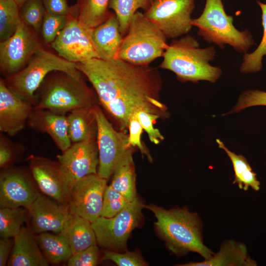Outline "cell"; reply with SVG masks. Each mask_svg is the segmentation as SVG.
Here are the masks:
<instances>
[{"mask_svg":"<svg viewBox=\"0 0 266 266\" xmlns=\"http://www.w3.org/2000/svg\"><path fill=\"white\" fill-rule=\"evenodd\" d=\"M76 68L92 85L102 107L125 132L131 115L139 109L168 116L160 100L163 81L155 67L134 65L116 59H92L76 63Z\"/></svg>","mask_w":266,"mask_h":266,"instance_id":"6da1fadb","label":"cell"},{"mask_svg":"<svg viewBox=\"0 0 266 266\" xmlns=\"http://www.w3.org/2000/svg\"><path fill=\"white\" fill-rule=\"evenodd\" d=\"M216 54L214 46L200 48L198 41L187 34L172 40L163 53L159 67L173 72L182 82L205 80L215 83L222 74L220 67L210 64Z\"/></svg>","mask_w":266,"mask_h":266,"instance_id":"7a4b0ae2","label":"cell"},{"mask_svg":"<svg viewBox=\"0 0 266 266\" xmlns=\"http://www.w3.org/2000/svg\"><path fill=\"white\" fill-rule=\"evenodd\" d=\"M145 207L154 213L156 231L171 252L177 255L196 252L205 260L213 255L214 253L203 243L202 225L196 213L185 208L166 210L154 204Z\"/></svg>","mask_w":266,"mask_h":266,"instance_id":"3957f363","label":"cell"},{"mask_svg":"<svg viewBox=\"0 0 266 266\" xmlns=\"http://www.w3.org/2000/svg\"><path fill=\"white\" fill-rule=\"evenodd\" d=\"M94 90L84 78L77 79L66 72L53 71L44 79L34 94L35 108L66 115L71 110L98 103Z\"/></svg>","mask_w":266,"mask_h":266,"instance_id":"277c9868","label":"cell"},{"mask_svg":"<svg viewBox=\"0 0 266 266\" xmlns=\"http://www.w3.org/2000/svg\"><path fill=\"white\" fill-rule=\"evenodd\" d=\"M53 71L65 72L77 79L85 76L77 69L76 63L62 58L43 46L35 52L22 70L3 78L9 90L33 106L35 92L45 77Z\"/></svg>","mask_w":266,"mask_h":266,"instance_id":"5b68a950","label":"cell"},{"mask_svg":"<svg viewBox=\"0 0 266 266\" xmlns=\"http://www.w3.org/2000/svg\"><path fill=\"white\" fill-rule=\"evenodd\" d=\"M233 17L228 15L222 0H206L203 10L192 25L198 29V34L208 43L221 48L226 45L240 53H245L254 44L248 30H238L233 24Z\"/></svg>","mask_w":266,"mask_h":266,"instance_id":"8992f818","label":"cell"},{"mask_svg":"<svg viewBox=\"0 0 266 266\" xmlns=\"http://www.w3.org/2000/svg\"><path fill=\"white\" fill-rule=\"evenodd\" d=\"M159 28L136 11L123 36L117 59L136 65H148L162 57L168 44Z\"/></svg>","mask_w":266,"mask_h":266,"instance_id":"52a82bcc","label":"cell"},{"mask_svg":"<svg viewBox=\"0 0 266 266\" xmlns=\"http://www.w3.org/2000/svg\"><path fill=\"white\" fill-rule=\"evenodd\" d=\"M145 205L137 196L115 216L100 217L92 223L97 243L108 250L125 251L130 234L139 225Z\"/></svg>","mask_w":266,"mask_h":266,"instance_id":"ba28073f","label":"cell"},{"mask_svg":"<svg viewBox=\"0 0 266 266\" xmlns=\"http://www.w3.org/2000/svg\"><path fill=\"white\" fill-rule=\"evenodd\" d=\"M93 110L98 125L99 164L97 173L108 180L119 161L132 146L129 143V135L114 129L98 103L93 106Z\"/></svg>","mask_w":266,"mask_h":266,"instance_id":"9c48e42d","label":"cell"},{"mask_svg":"<svg viewBox=\"0 0 266 266\" xmlns=\"http://www.w3.org/2000/svg\"><path fill=\"white\" fill-rule=\"evenodd\" d=\"M43 46L39 34L21 20L15 33L0 42V72L3 78L22 70Z\"/></svg>","mask_w":266,"mask_h":266,"instance_id":"30bf717a","label":"cell"},{"mask_svg":"<svg viewBox=\"0 0 266 266\" xmlns=\"http://www.w3.org/2000/svg\"><path fill=\"white\" fill-rule=\"evenodd\" d=\"M194 8L195 0H153L143 14L166 38L175 39L191 31Z\"/></svg>","mask_w":266,"mask_h":266,"instance_id":"8fae6325","label":"cell"},{"mask_svg":"<svg viewBox=\"0 0 266 266\" xmlns=\"http://www.w3.org/2000/svg\"><path fill=\"white\" fill-rule=\"evenodd\" d=\"M107 180L98 173L86 176L72 185L67 205L71 214L91 223L100 217Z\"/></svg>","mask_w":266,"mask_h":266,"instance_id":"7c38bea8","label":"cell"},{"mask_svg":"<svg viewBox=\"0 0 266 266\" xmlns=\"http://www.w3.org/2000/svg\"><path fill=\"white\" fill-rule=\"evenodd\" d=\"M91 31L74 15L69 14L65 28L50 45L59 56L75 63L98 59L91 39Z\"/></svg>","mask_w":266,"mask_h":266,"instance_id":"4fadbf2b","label":"cell"},{"mask_svg":"<svg viewBox=\"0 0 266 266\" xmlns=\"http://www.w3.org/2000/svg\"><path fill=\"white\" fill-rule=\"evenodd\" d=\"M30 170V169H29ZM30 171L23 167L2 169L0 174V206L27 209L39 193Z\"/></svg>","mask_w":266,"mask_h":266,"instance_id":"5bb4252c","label":"cell"},{"mask_svg":"<svg viewBox=\"0 0 266 266\" xmlns=\"http://www.w3.org/2000/svg\"><path fill=\"white\" fill-rule=\"evenodd\" d=\"M29 169L40 190L55 201L67 204L72 184L59 162L34 155L28 159Z\"/></svg>","mask_w":266,"mask_h":266,"instance_id":"9a60e30c","label":"cell"},{"mask_svg":"<svg viewBox=\"0 0 266 266\" xmlns=\"http://www.w3.org/2000/svg\"><path fill=\"white\" fill-rule=\"evenodd\" d=\"M57 157L62 170L72 185L86 176L97 173L99 164L97 140L72 143Z\"/></svg>","mask_w":266,"mask_h":266,"instance_id":"2e32d148","label":"cell"},{"mask_svg":"<svg viewBox=\"0 0 266 266\" xmlns=\"http://www.w3.org/2000/svg\"><path fill=\"white\" fill-rule=\"evenodd\" d=\"M34 233H60L72 216L67 204L59 203L39 194L28 209Z\"/></svg>","mask_w":266,"mask_h":266,"instance_id":"e0dca14e","label":"cell"},{"mask_svg":"<svg viewBox=\"0 0 266 266\" xmlns=\"http://www.w3.org/2000/svg\"><path fill=\"white\" fill-rule=\"evenodd\" d=\"M33 108L13 93L0 78V131L13 136L24 129Z\"/></svg>","mask_w":266,"mask_h":266,"instance_id":"ac0fdd59","label":"cell"},{"mask_svg":"<svg viewBox=\"0 0 266 266\" xmlns=\"http://www.w3.org/2000/svg\"><path fill=\"white\" fill-rule=\"evenodd\" d=\"M27 125L33 131L48 134L62 152L72 143L68 135L66 115L33 107Z\"/></svg>","mask_w":266,"mask_h":266,"instance_id":"d6986e66","label":"cell"},{"mask_svg":"<svg viewBox=\"0 0 266 266\" xmlns=\"http://www.w3.org/2000/svg\"><path fill=\"white\" fill-rule=\"evenodd\" d=\"M123 38L119 22L114 12L104 22L92 29V43L98 59L101 60L117 59Z\"/></svg>","mask_w":266,"mask_h":266,"instance_id":"ffe728a7","label":"cell"},{"mask_svg":"<svg viewBox=\"0 0 266 266\" xmlns=\"http://www.w3.org/2000/svg\"><path fill=\"white\" fill-rule=\"evenodd\" d=\"M13 246L7 262L10 266H48L35 238L29 229L23 227L14 237Z\"/></svg>","mask_w":266,"mask_h":266,"instance_id":"44dd1931","label":"cell"},{"mask_svg":"<svg viewBox=\"0 0 266 266\" xmlns=\"http://www.w3.org/2000/svg\"><path fill=\"white\" fill-rule=\"evenodd\" d=\"M256 263L248 256L246 246L234 240L224 242L220 250L201 262H190L179 266H249Z\"/></svg>","mask_w":266,"mask_h":266,"instance_id":"7402d4cb","label":"cell"},{"mask_svg":"<svg viewBox=\"0 0 266 266\" xmlns=\"http://www.w3.org/2000/svg\"><path fill=\"white\" fill-rule=\"evenodd\" d=\"M93 106L73 109L66 115L67 133L72 143L97 139L98 125Z\"/></svg>","mask_w":266,"mask_h":266,"instance_id":"603a6c76","label":"cell"},{"mask_svg":"<svg viewBox=\"0 0 266 266\" xmlns=\"http://www.w3.org/2000/svg\"><path fill=\"white\" fill-rule=\"evenodd\" d=\"M59 234L66 239L72 255L97 243L92 223L87 219L74 214Z\"/></svg>","mask_w":266,"mask_h":266,"instance_id":"cb8c5ba5","label":"cell"},{"mask_svg":"<svg viewBox=\"0 0 266 266\" xmlns=\"http://www.w3.org/2000/svg\"><path fill=\"white\" fill-rule=\"evenodd\" d=\"M133 150L131 147L118 162L113 172L110 184L130 202L137 196Z\"/></svg>","mask_w":266,"mask_h":266,"instance_id":"d4e9b609","label":"cell"},{"mask_svg":"<svg viewBox=\"0 0 266 266\" xmlns=\"http://www.w3.org/2000/svg\"><path fill=\"white\" fill-rule=\"evenodd\" d=\"M111 0H77L75 5L76 18L84 25L93 29L106 21L112 12Z\"/></svg>","mask_w":266,"mask_h":266,"instance_id":"484cf974","label":"cell"},{"mask_svg":"<svg viewBox=\"0 0 266 266\" xmlns=\"http://www.w3.org/2000/svg\"><path fill=\"white\" fill-rule=\"evenodd\" d=\"M39 246L47 260L53 264L67 262L72 253L66 239L63 235L49 232L36 237Z\"/></svg>","mask_w":266,"mask_h":266,"instance_id":"4316f807","label":"cell"},{"mask_svg":"<svg viewBox=\"0 0 266 266\" xmlns=\"http://www.w3.org/2000/svg\"><path fill=\"white\" fill-rule=\"evenodd\" d=\"M216 142L219 147L226 152L233 164L234 172L233 184H237L240 189L244 191L248 190L249 187L255 191L259 190L260 183L245 158L231 151L221 140L217 139Z\"/></svg>","mask_w":266,"mask_h":266,"instance_id":"83f0119b","label":"cell"},{"mask_svg":"<svg viewBox=\"0 0 266 266\" xmlns=\"http://www.w3.org/2000/svg\"><path fill=\"white\" fill-rule=\"evenodd\" d=\"M30 213L23 207H1L0 209V236L1 238L15 237L28 221Z\"/></svg>","mask_w":266,"mask_h":266,"instance_id":"f1b7e54d","label":"cell"},{"mask_svg":"<svg viewBox=\"0 0 266 266\" xmlns=\"http://www.w3.org/2000/svg\"><path fill=\"white\" fill-rule=\"evenodd\" d=\"M153 0H111L110 8L116 14L120 24V30L124 36L128 31L133 15L139 9L144 11L150 7Z\"/></svg>","mask_w":266,"mask_h":266,"instance_id":"f546056e","label":"cell"},{"mask_svg":"<svg viewBox=\"0 0 266 266\" xmlns=\"http://www.w3.org/2000/svg\"><path fill=\"white\" fill-rule=\"evenodd\" d=\"M260 7L262 14V21L263 27V35L257 48L252 53H245L243 55L242 62L239 70L241 73L247 74L256 73L262 68V59L266 57V3L257 0Z\"/></svg>","mask_w":266,"mask_h":266,"instance_id":"4dcf8cb0","label":"cell"},{"mask_svg":"<svg viewBox=\"0 0 266 266\" xmlns=\"http://www.w3.org/2000/svg\"><path fill=\"white\" fill-rule=\"evenodd\" d=\"M21 21L15 0H0V41L11 36Z\"/></svg>","mask_w":266,"mask_h":266,"instance_id":"1f68e13d","label":"cell"},{"mask_svg":"<svg viewBox=\"0 0 266 266\" xmlns=\"http://www.w3.org/2000/svg\"><path fill=\"white\" fill-rule=\"evenodd\" d=\"M45 13L43 0H27L19 7L21 20L39 35Z\"/></svg>","mask_w":266,"mask_h":266,"instance_id":"d6a6232c","label":"cell"},{"mask_svg":"<svg viewBox=\"0 0 266 266\" xmlns=\"http://www.w3.org/2000/svg\"><path fill=\"white\" fill-rule=\"evenodd\" d=\"M67 16L46 12L40 31V38L44 45H51L65 28Z\"/></svg>","mask_w":266,"mask_h":266,"instance_id":"836d02e7","label":"cell"},{"mask_svg":"<svg viewBox=\"0 0 266 266\" xmlns=\"http://www.w3.org/2000/svg\"><path fill=\"white\" fill-rule=\"evenodd\" d=\"M130 202L110 185L107 186L104 194L100 216L112 217L120 212Z\"/></svg>","mask_w":266,"mask_h":266,"instance_id":"e575fe53","label":"cell"},{"mask_svg":"<svg viewBox=\"0 0 266 266\" xmlns=\"http://www.w3.org/2000/svg\"><path fill=\"white\" fill-rule=\"evenodd\" d=\"M24 150L22 144L13 142L0 132V167L5 169L11 167V164L19 155L23 153Z\"/></svg>","mask_w":266,"mask_h":266,"instance_id":"d590c367","label":"cell"},{"mask_svg":"<svg viewBox=\"0 0 266 266\" xmlns=\"http://www.w3.org/2000/svg\"><path fill=\"white\" fill-rule=\"evenodd\" d=\"M102 260L111 261L119 266H145L148 265L140 253L136 251L120 253L107 249L103 251Z\"/></svg>","mask_w":266,"mask_h":266,"instance_id":"8d00e7d4","label":"cell"},{"mask_svg":"<svg viewBox=\"0 0 266 266\" xmlns=\"http://www.w3.org/2000/svg\"><path fill=\"white\" fill-rule=\"evenodd\" d=\"M143 130L147 133L150 141L155 144H158L164 140L160 131L154 127V124L160 116L149 112L144 109H139L134 112Z\"/></svg>","mask_w":266,"mask_h":266,"instance_id":"74e56055","label":"cell"},{"mask_svg":"<svg viewBox=\"0 0 266 266\" xmlns=\"http://www.w3.org/2000/svg\"><path fill=\"white\" fill-rule=\"evenodd\" d=\"M129 131V143L133 147H137L142 156H145L149 162L153 161L148 149L143 145L141 141V134L143 128L137 119L135 112L130 117L128 127Z\"/></svg>","mask_w":266,"mask_h":266,"instance_id":"f35d334b","label":"cell"},{"mask_svg":"<svg viewBox=\"0 0 266 266\" xmlns=\"http://www.w3.org/2000/svg\"><path fill=\"white\" fill-rule=\"evenodd\" d=\"M257 105L266 106V92L247 90L240 96L237 104L229 113L238 112L247 107Z\"/></svg>","mask_w":266,"mask_h":266,"instance_id":"ab89813d","label":"cell"},{"mask_svg":"<svg viewBox=\"0 0 266 266\" xmlns=\"http://www.w3.org/2000/svg\"><path fill=\"white\" fill-rule=\"evenodd\" d=\"M99 259V250L94 245L72 255L67 261L68 266H95Z\"/></svg>","mask_w":266,"mask_h":266,"instance_id":"60d3db41","label":"cell"},{"mask_svg":"<svg viewBox=\"0 0 266 266\" xmlns=\"http://www.w3.org/2000/svg\"><path fill=\"white\" fill-rule=\"evenodd\" d=\"M43 2L47 13L66 16L73 14L76 16L75 5L69 6L67 0H43Z\"/></svg>","mask_w":266,"mask_h":266,"instance_id":"b9f144b4","label":"cell"},{"mask_svg":"<svg viewBox=\"0 0 266 266\" xmlns=\"http://www.w3.org/2000/svg\"><path fill=\"white\" fill-rule=\"evenodd\" d=\"M14 241L11 238H1L0 240V266H5L12 252Z\"/></svg>","mask_w":266,"mask_h":266,"instance_id":"7bdbcfd3","label":"cell"},{"mask_svg":"<svg viewBox=\"0 0 266 266\" xmlns=\"http://www.w3.org/2000/svg\"><path fill=\"white\" fill-rule=\"evenodd\" d=\"M27 0H15V1L16 2L17 4L18 5L19 7H20L22 4L25 2Z\"/></svg>","mask_w":266,"mask_h":266,"instance_id":"ee69618b","label":"cell"}]
</instances>
